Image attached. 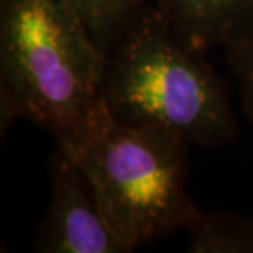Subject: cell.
<instances>
[{
    "mask_svg": "<svg viewBox=\"0 0 253 253\" xmlns=\"http://www.w3.org/2000/svg\"><path fill=\"white\" fill-rule=\"evenodd\" d=\"M107 56L66 0H0V130L27 119L78 146L109 115Z\"/></svg>",
    "mask_w": 253,
    "mask_h": 253,
    "instance_id": "cell-1",
    "label": "cell"
},
{
    "mask_svg": "<svg viewBox=\"0 0 253 253\" xmlns=\"http://www.w3.org/2000/svg\"><path fill=\"white\" fill-rule=\"evenodd\" d=\"M104 100L119 122L176 131L194 145H229L239 135L225 83L204 54L174 38L156 0L135 15L107 54Z\"/></svg>",
    "mask_w": 253,
    "mask_h": 253,
    "instance_id": "cell-2",
    "label": "cell"
},
{
    "mask_svg": "<svg viewBox=\"0 0 253 253\" xmlns=\"http://www.w3.org/2000/svg\"><path fill=\"white\" fill-rule=\"evenodd\" d=\"M188 145L176 131L109 114L78 146L63 150L87 174L110 227L131 252L188 229L199 214L188 192Z\"/></svg>",
    "mask_w": 253,
    "mask_h": 253,
    "instance_id": "cell-3",
    "label": "cell"
},
{
    "mask_svg": "<svg viewBox=\"0 0 253 253\" xmlns=\"http://www.w3.org/2000/svg\"><path fill=\"white\" fill-rule=\"evenodd\" d=\"M35 250L43 253H126L110 227L87 174L68 151L53 156L51 202Z\"/></svg>",
    "mask_w": 253,
    "mask_h": 253,
    "instance_id": "cell-4",
    "label": "cell"
},
{
    "mask_svg": "<svg viewBox=\"0 0 253 253\" xmlns=\"http://www.w3.org/2000/svg\"><path fill=\"white\" fill-rule=\"evenodd\" d=\"M174 38L206 54L253 33V0H156Z\"/></svg>",
    "mask_w": 253,
    "mask_h": 253,
    "instance_id": "cell-5",
    "label": "cell"
},
{
    "mask_svg": "<svg viewBox=\"0 0 253 253\" xmlns=\"http://www.w3.org/2000/svg\"><path fill=\"white\" fill-rule=\"evenodd\" d=\"M186 230L191 253H253V215L199 211Z\"/></svg>",
    "mask_w": 253,
    "mask_h": 253,
    "instance_id": "cell-6",
    "label": "cell"
},
{
    "mask_svg": "<svg viewBox=\"0 0 253 253\" xmlns=\"http://www.w3.org/2000/svg\"><path fill=\"white\" fill-rule=\"evenodd\" d=\"M105 56L136 13L153 0H66Z\"/></svg>",
    "mask_w": 253,
    "mask_h": 253,
    "instance_id": "cell-7",
    "label": "cell"
},
{
    "mask_svg": "<svg viewBox=\"0 0 253 253\" xmlns=\"http://www.w3.org/2000/svg\"><path fill=\"white\" fill-rule=\"evenodd\" d=\"M224 49L229 68L239 84L242 109L253 125V33Z\"/></svg>",
    "mask_w": 253,
    "mask_h": 253,
    "instance_id": "cell-8",
    "label": "cell"
}]
</instances>
